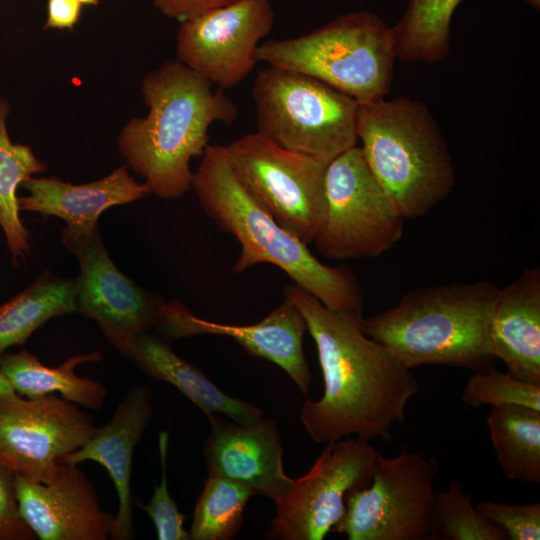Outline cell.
<instances>
[{
	"label": "cell",
	"instance_id": "obj_11",
	"mask_svg": "<svg viewBox=\"0 0 540 540\" xmlns=\"http://www.w3.org/2000/svg\"><path fill=\"white\" fill-rule=\"evenodd\" d=\"M379 454L370 441L358 437L327 443L311 468L274 500L267 538L324 539L343 517L347 496L370 483Z\"/></svg>",
	"mask_w": 540,
	"mask_h": 540
},
{
	"label": "cell",
	"instance_id": "obj_31",
	"mask_svg": "<svg viewBox=\"0 0 540 540\" xmlns=\"http://www.w3.org/2000/svg\"><path fill=\"white\" fill-rule=\"evenodd\" d=\"M477 511L500 526L511 540L540 539V503L504 504L482 501Z\"/></svg>",
	"mask_w": 540,
	"mask_h": 540
},
{
	"label": "cell",
	"instance_id": "obj_36",
	"mask_svg": "<svg viewBox=\"0 0 540 540\" xmlns=\"http://www.w3.org/2000/svg\"><path fill=\"white\" fill-rule=\"evenodd\" d=\"M531 7L538 10L540 9V0H525Z\"/></svg>",
	"mask_w": 540,
	"mask_h": 540
},
{
	"label": "cell",
	"instance_id": "obj_25",
	"mask_svg": "<svg viewBox=\"0 0 540 540\" xmlns=\"http://www.w3.org/2000/svg\"><path fill=\"white\" fill-rule=\"evenodd\" d=\"M10 105L0 97V227L14 263L30 254V233L22 223L17 196L21 184L36 173L45 172L47 164L32 149L13 143L7 129Z\"/></svg>",
	"mask_w": 540,
	"mask_h": 540
},
{
	"label": "cell",
	"instance_id": "obj_24",
	"mask_svg": "<svg viewBox=\"0 0 540 540\" xmlns=\"http://www.w3.org/2000/svg\"><path fill=\"white\" fill-rule=\"evenodd\" d=\"M486 424L504 476L540 483V411L517 405L494 406Z\"/></svg>",
	"mask_w": 540,
	"mask_h": 540
},
{
	"label": "cell",
	"instance_id": "obj_23",
	"mask_svg": "<svg viewBox=\"0 0 540 540\" xmlns=\"http://www.w3.org/2000/svg\"><path fill=\"white\" fill-rule=\"evenodd\" d=\"M75 278L49 270L0 305V355L23 345L48 320L75 313Z\"/></svg>",
	"mask_w": 540,
	"mask_h": 540
},
{
	"label": "cell",
	"instance_id": "obj_26",
	"mask_svg": "<svg viewBox=\"0 0 540 540\" xmlns=\"http://www.w3.org/2000/svg\"><path fill=\"white\" fill-rule=\"evenodd\" d=\"M462 0H410L391 28L396 57L407 62L434 63L450 50V22Z\"/></svg>",
	"mask_w": 540,
	"mask_h": 540
},
{
	"label": "cell",
	"instance_id": "obj_6",
	"mask_svg": "<svg viewBox=\"0 0 540 540\" xmlns=\"http://www.w3.org/2000/svg\"><path fill=\"white\" fill-rule=\"evenodd\" d=\"M396 58L391 28L375 13L342 14L298 37L261 43L257 60L304 73L358 103L384 98Z\"/></svg>",
	"mask_w": 540,
	"mask_h": 540
},
{
	"label": "cell",
	"instance_id": "obj_27",
	"mask_svg": "<svg viewBox=\"0 0 540 540\" xmlns=\"http://www.w3.org/2000/svg\"><path fill=\"white\" fill-rule=\"evenodd\" d=\"M252 492L234 481L208 475L193 513L190 540H231L239 531Z\"/></svg>",
	"mask_w": 540,
	"mask_h": 540
},
{
	"label": "cell",
	"instance_id": "obj_30",
	"mask_svg": "<svg viewBox=\"0 0 540 540\" xmlns=\"http://www.w3.org/2000/svg\"><path fill=\"white\" fill-rule=\"evenodd\" d=\"M169 435L161 431L158 438L161 478L155 485L150 501L141 508L151 518L159 540H189L184 528L186 516L182 514L168 489L167 452Z\"/></svg>",
	"mask_w": 540,
	"mask_h": 540
},
{
	"label": "cell",
	"instance_id": "obj_19",
	"mask_svg": "<svg viewBox=\"0 0 540 540\" xmlns=\"http://www.w3.org/2000/svg\"><path fill=\"white\" fill-rule=\"evenodd\" d=\"M21 187L28 195L18 198L20 211L55 216L66 223L62 234L81 237L91 234L108 208L131 203L150 194L128 171L127 164L109 175L86 184L74 185L57 177H30Z\"/></svg>",
	"mask_w": 540,
	"mask_h": 540
},
{
	"label": "cell",
	"instance_id": "obj_18",
	"mask_svg": "<svg viewBox=\"0 0 540 540\" xmlns=\"http://www.w3.org/2000/svg\"><path fill=\"white\" fill-rule=\"evenodd\" d=\"M153 414V395L146 385H134L124 395L111 419L96 427L91 437L59 462L79 465L91 460L109 473L118 496L110 539L130 540L135 535L131 476L136 445Z\"/></svg>",
	"mask_w": 540,
	"mask_h": 540
},
{
	"label": "cell",
	"instance_id": "obj_34",
	"mask_svg": "<svg viewBox=\"0 0 540 540\" xmlns=\"http://www.w3.org/2000/svg\"><path fill=\"white\" fill-rule=\"evenodd\" d=\"M82 4L77 0H48L44 29H72L78 22Z\"/></svg>",
	"mask_w": 540,
	"mask_h": 540
},
{
	"label": "cell",
	"instance_id": "obj_14",
	"mask_svg": "<svg viewBox=\"0 0 540 540\" xmlns=\"http://www.w3.org/2000/svg\"><path fill=\"white\" fill-rule=\"evenodd\" d=\"M62 242L80 267L75 278V311L94 321L112 347L156 328L166 301L115 265L99 226L87 236L62 234Z\"/></svg>",
	"mask_w": 540,
	"mask_h": 540
},
{
	"label": "cell",
	"instance_id": "obj_21",
	"mask_svg": "<svg viewBox=\"0 0 540 540\" xmlns=\"http://www.w3.org/2000/svg\"><path fill=\"white\" fill-rule=\"evenodd\" d=\"M115 349L148 377L176 387L207 417L218 413L245 424L264 418L259 407L227 395L200 369L177 355L151 331L132 336Z\"/></svg>",
	"mask_w": 540,
	"mask_h": 540
},
{
	"label": "cell",
	"instance_id": "obj_16",
	"mask_svg": "<svg viewBox=\"0 0 540 540\" xmlns=\"http://www.w3.org/2000/svg\"><path fill=\"white\" fill-rule=\"evenodd\" d=\"M20 515L40 540H106L114 516L76 464L59 462L45 481L14 476Z\"/></svg>",
	"mask_w": 540,
	"mask_h": 540
},
{
	"label": "cell",
	"instance_id": "obj_37",
	"mask_svg": "<svg viewBox=\"0 0 540 540\" xmlns=\"http://www.w3.org/2000/svg\"><path fill=\"white\" fill-rule=\"evenodd\" d=\"M77 1L85 5H98L99 3V0H77Z\"/></svg>",
	"mask_w": 540,
	"mask_h": 540
},
{
	"label": "cell",
	"instance_id": "obj_10",
	"mask_svg": "<svg viewBox=\"0 0 540 540\" xmlns=\"http://www.w3.org/2000/svg\"><path fill=\"white\" fill-rule=\"evenodd\" d=\"M245 191L285 230L313 243L325 205L327 164L249 133L225 146Z\"/></svg>",
	"mask_w": 540,
	"mask_h": 540
},
{
	"label": "cell",
	"instance_id": "obj_7",
	"mask_svg": "<svg viewBox=\"0 0 540 540\" xmlns=\"http://www.w3.org/2000/svg\"><path fill=\"white\" fill-rule=\"evenodd\" d=\"M260 136L328 164L358 140V102L304 73L268 65L252 87Z\"/></svg>",
	"mask_w": 540,
	"mask_h": 540
},
{
	"label": "cell",
	"instance_id": "obj_13",
	"mask_svg": "<svg viewBox=\"0 0 540 540\" xmlns=\"http://www.w3.org/2000/svg\"><path fill=\"white\" fill-rule=\"evenodd\" d=\"M270 0H237L181 22L177 60L220 90L253 71L257 49L274 25Z\"/></svg>",
	"mask_w": 540,
	"mask_h": 540
},
{
	"label": "cell",
	"instance_id": "obj_4",
	"mask_svg": "<svg viewBox=\"0 0 540 540\" xmlns=\"http://www.w3.org/2000/svg\"><path fill=\"white\" fill-rule=\"evenodd\" d=\"M499 290L486 280L421 287L362 317L360 327L409 369L435 364L484 371L496 360L491 323Z\"/></svg>",
	"mask_w": 540,
	"mask_h": 540
},
{
	"label": "cell",
	"instance_id": "obj_15",
	"mask_svg": "<svg viewBox=\"0 0 540 540\" xmlns=\"http://www.w3.org/2000/svg\"><path fill=\"white\" fill-rule=\"evenodd\" d=\"M156 329L166 340L198 335H219L234 339L249 354L282 368L298 389L307 394L312 376L304 354L305 319L298 308L284 298L263 320L251 325H231L196 316L184 303H165Z\"/></svg>",
	"mask_w": 540,
	"mask_h": 540
},
{
	"label": "cell",
	"instance_id": "obj_28",
	"mask_svg": "<svg viewBox=\"0 0 540 540\" xmlns=\"http://www.w3.org/2000/svg\"><path fill=\"white\" fill-rule=\"evenodd\" d=\"M435 520L438 539L442 540H508L506 532L482 516L470 495L458 480L437 491Z\"/></svg>",
	"mask_w": 540,
	"mask_h": 540
},
{
	"label": "cell",
	"instance_id": "obj_9",
	"mask_svg": "<svg viewBox=\"0 0 540 540\" xmlns=\"http://www.w3.org/2000/svg\"><path fill=\"white\" fill-rule=\"evenodd\" d=\"M404 220L368 167L360 146L327 164L324 211L313 241L322 256L378 257L402 238Z\"/></svg>",
	"mask_w": 540,
	"mask_h": 540
},
{
	"label": "cell",
	"instance_id": "obj_2",
	"mask_svg": "<svg viewBox=\"0 0 540 540\" xmlns=\"http://www.w3.org/2000/svg\"><path fill=\"white\" fill-rule=\"evenodd\" d=\"M212 86L177 59L144 76L141 91L148 113L131 118L117 144L150 194L164 200L184 195L191 188V160L201 157L209 145V127L237 119L235 103Z\"/></svg>",
	"mask_w": 540,
	"mask_h": 540
},
{
	"label": "cell",
	"instance_id": "obj_8",
	"mask_svg": "<svg viewBox=\"0 0 540 540\" xmlns=\"http://www.w3.org/2000/svg\"><path fill=\"white\" fill-rule=\"evenodd\" d=\"M433 456L403 451L379 454L370 483L350 493L346 510L332 532L349 540H435Z\"/></svg>",
	"mask_w": 540,
	"mask_h": 540
},
{
	"label": "cell",
	"instance_id": "obj_17",
	"mask_svg": "<svg viewBox=\"0 0 540 540\" xmlns=\"http://www.w3.org/2000/svg\"><path fill=\"white\" fill-rule=\"evenodd\" d=\"M211 431L204 444L209 475L222 477L248 488L253 495L276 500L292 487L283 467V446L273 420L239 423L213 413Z\"/></svg>",
	"mask_w": 540,
	"mask_h": 540
},
{
	"label": "cell",
	"instance_id": "obj_1",
	"mask_svg": "<svg viewBox=\"0 0 540 540\" xmlns=\"http://www.w3.org/2000/svg\"><path fill=\"white\" fill-rule=\"evenodd\" d=\"M283 296L303 315L323 374L322 397L302 405L306 432L319 444L349 436L389 441L418 393L412 369L362 331V317L331 310L296 284L285 286Z\"/></svg>",
	"mask_w": 540,
	"mask_h": 540
},
{
	"label": "cell",
	"instance_id": "obj_3",
	"mask_svg": "<svg viewBox=\"0 0 540 540\" xmlns=\"http://www.w3.org/2000/svg\"><path fill=\"white\" fill-rule=\"evenodd\" d=\"M191 187L206 215L239 242L234 272L273 264L327 308L362 317L363 291L353 272L320 262L307 244L280 226L242 187L225 146L206 147Z\"/></svg>",
	"mask_w": 540,
	"mask_h": 540
},
{
	"label": "cell",
	"instance_id": "obj_32",
	"mask_svg": "<svg viewBox=\"0 0 540 540\" xmlns=\"http://www.w3.org/2000/svg\"><path fill=\"white\" fill-rule=\"evenodd\" d=\"M36 535L20 515L14 475L0 465V540H35Z\"/></svg>",
	"mask_w": 540,
	"mask_h": 540
},
{
	"label": "cell",
	"instance_id": "obj_35",
	"mask_svg": "<svg viewBox=\"0 0 540 540\" xmlns=\"http://www.w3.org/2000/svg\"><path fill=\"white\" fill-rule=\"evenodd\" d=\"M20 397L4 374L0 371V400H12Z\"/></svg>",
	"mask_w": 540,
	"mask_h": 540
},
{
	"label": "cell",
	"instance_id": "obj_5",
	"mask_svg": "<svg viewBox=\"0 0 540 540\" xmlns=\"http://www.w3.org/2000/svg\"><path fill=\"white\" fill-rule=\"evenodd\" d=\"M356 133L368 167L404 219L427 214L454 187L448 146L423 103L407 97L358 103Z\"/></svg>",
	"mask_w": 540,
	"mask_h": 540
},
{
	"label": "cell",
	"instance_id": "obj_33",
	"mask_svg": "<svg viewBox=\"0 0 540 540\" xmlns=\"http://www.w3.org/2000/svg\"><path fill=\"white\" fill-rule=\"evenodd\" d=\"M237 0H153L154 6L165 16L180 22Z\"/></svg>",
	"mask_w": 540,
	"mask_h": 540
},
{
	"label": "cell",
	"instance_id": "obj_20",
	"mask_svg": "<svg viewBox=\"0 0 540 540\" xmlns=\"http://www.w3.org/2000/svg\"><path fill=\"white\" fill-rule=\"evenodd\" d=\"M492 352L507 372L540 385V268L524 270L499 290L491 323Z\"/></svg>",
	"mask_w": 540,
	"mask_h": 540
},
{
	"label": "cell",
	"instance_id": "obj_29",
	"mask_svg": "<svg viewBox=\"0 0 540 540\" xmlns=\"http://www.w3.org/2000/svg\"><path fill=\"white\" fill-rule=\"evenodd\" d=\"M461 401L474 408L517 405L540 411V385L523 382L508 372L490 367L469 378Z\"/></svg>",
	"mask_w": 540,
	"mask_h": 540
},
{
	"label": "cell",
	"instance_id": "obj_12",
	"mask_svg": "<svg viewBox=\"0 0 540 540\" xmlns=\"http://www.w3.org/2000/svg\"><path fill=\"white\" fill-rule=\"evenodd\" d=\"M95 429L88 412L56 394L0 400V465L14 476L45 481Z\"/></svg>",
	"mask_w": 540,
	"mask_h": 540
},
{
	"label": "cell",
	"instance_id": "obj_22",
	"mask_svg": "<svg viewBox=\"0 0 540 540\" xmlns=\"http://www.w3.org/2000/svg\"><path fill=\"white\" fill-rule=\"evenodd\" d=\"M100 351L74 355L57 367L47 366L33 353L22 350L0 355V371L15 392L24 398H39L59 394L64 399L86 409L103 408L107 390L91 378L75 373L77 366L87 362H100Z\"/></svg>",
	"mask_w": 540,
	"mask_h": 540
}]
</instances>
